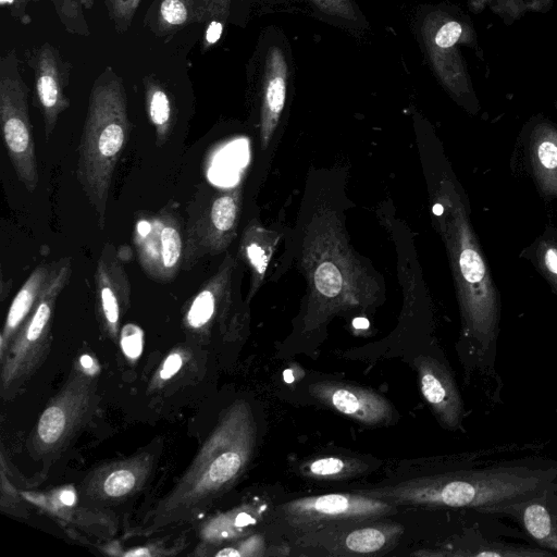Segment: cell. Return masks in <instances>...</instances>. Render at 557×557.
<instances>
[{
	"label": "cell",
	"instance_id": "cell-1",
	"mask_svg": "<svg viewBox=\"0 0 557 557\" xmlns=\"http://www.w3.org/2000/svg\"><path fill=\"white\" fill-rule=\"evenodd\" d=\"M257 425L250 405L233 403L173 488L144 520L140 533L190 522L225 494L247 470L255 453Z\"/></svg>",
	"mask_w": 557,
	"mask_h": 557
},
{
	"label": "cell",
	"instance_id": "cell-2",
	"mask_svg": "<svg viewBox=\"0 0 557 557\" xmlns=\"http://www.w3.org/2000/svg\"><path fill=\"white\" fill-rule=\"evenodd\" d=\"M554 487L556 467L500 465L428 474L355 492L395 506L472 508L485 513Z\"/></svg>",
	"mask_w": 557,
	"mask_h": 557
},
{
	"label": "cell",
	"instance_id": "cell-3",
	"mask_svg": "<svg viewBox=\"0 0 557 557\" xmlns=\"http://www.w3.org/2000/svg\"><path fill=\"white\" fill-rule=\"evenodd\" d=\"M300 265L309 285L304 331H313L343 312L367 310L380 300L376 277L355 256L341 220L327 208L312 216Z\"/></svg>",
	"mask_w": 557,
	"mask_h": 557
},
{
	"label": "cell",
	"instance_id": "cell-4",
	"mask_svg": "<svg viewBox=\"0 0 557 557\" xmlns=\"http://www.w3.org/2000/svg\"><path fill=\"white\" fill-rule=\"evenodd\" d=\"M433 213L440 216L465 330L486 351L498 330V292L463 202L450 181H442Z\"/></svg>",
	"mask_w": 557,
	"mask_h": 557
},
{
	"label": "cell",
	"instance_id": "cell-5",
	"mask_svg": "<svg viewBox=\"0 0 557 557\" xmlns=\"http://www.w3.org/2000/svg\"><path fill=\"white\" fill-rule=\"evenodd\" d=\"M129 132L124 82L108 66L91 86L76 166L77 181L100 230L106 225L113 174Z\"/></svg>",
	"mask_w": 557,
	"mask_h": 557
},
{
	"label": "cell",
	"instance_id": "cell-6",
	"mask_svg": "<svg viewBox=\"0 0 557 557\" xmlns=\"http://www.w3.org/2000/svg\"><path fill=\"white\" fill-rule=\"evenodd\" d=\"M72 268L70 257L53 263L35 309L1 359L2 399H12L44 362L52 342L55 304L71 278Z\"/></svg>",
	"mask_w": 557,
	"mask_h": 557
},
{
	"label": "cell",
	"instance_id": "cell-7",
	"mask_svg": "<svg viewBox=\"0 0 557 557\" xmlns=\"http://www.w3.org/2000/svg\"><path fill=\"white\" fill-rule=\"evenodd\" d=\"M96 374L82 363L49 401L34 429L30 450L37 458H52L96 416L99 407Z\"/></svg>",
	"mask_w": 557,
	"mask_h": 557
},
{
	"label": "cell",
	"instance_id": "cell-8",
	"mask_svg": "<svg viewBox=\"0 0 557 557\" xmlns=\"http://www.w3.org/2000/svg\"><path fill=\"white\" fill-rule=\"evenodd\" d=\"M0 123L8 156L17 180L33 193L39 174L29 109L28 87L14 49L0 58Z\"/></svg>",
	"mask_w": 557,
	"mask_h": 557
},
{
	"label": "cell",
	"instance_id": "cell-9",
	"mask_svg": "<svg viewBox=\"0 0 557 557\" xmlns=\"http://www.w3.org/2000/svg\"><path fill=\"white\" fill-rule=\"evenodd\" d=\"M397 512L395 505L354 493H330L292 499L276 509L278 518L299 533L383 519Z\"/></svg>",
	"mask_w": 557,
	"mask_h": 557
},
{
	"label": "cell",
	"instance_id": "cell-10",
	"mask_svg": "<svg viewBox=\"0 0 557 557\" xmlns=\"http://www.w3.org/2000/svg\"><path fill=\"white\" fill-rule=\"evenodd\" d=\"M134 245L147 276L159 283L173 281L184 261L183 222L176 206L168 203L157 213L140 214Z\"/></svg>",
	"mask_w": 557,
	"mask_h": 557
},
{
	"label": "cell",
	"instance_id": "cell-11",
	"mask_svg": "<svg viewBox=\"0 0 557 557\" xmlns=\"http://www.w3.org/2000/svg\"><path fill=\"white\" fill-rule=\"evenodd\" d=\"M242 208V189L218 191L190 214L184 232L183 268L224 251L236 235Z\"/></svg>",
	"mask_w": 557,
	"mask_h": 557
},
{
	"label": "cell",
	"instance_id": "cell-12",
	"mask_svg": "<svg viewBox=\"0 0 557 557\" xmlns=\"http://www.w3.org/2000/svg\"><path fill=\"white\" fill-rule=\"evenodd\" d=\"M432 69L443 86L456 98L468 97L471 85L458 46L469 44L470 27L442 11L429 13L421 26Z\"/></svg>",
	"mask_w": 557,
	"mask_h": 557
},
{
	"label": "cell",
	"instance_id": "cell-13",
	"mask_svg": "<svg viewBox=\"0 0 557 557\" xmlns=\"http://www.w3.org/2000/svg\"><path fill=\"white\" fill-rule=\"evenodd\" d=\"M156 463V449L102 463L84 479L79 496L85 503L102 508L124 502L147 484Z\"/></svg>",
	"mask_w": 557,
	"mask_h": 557
},
{
	"label": "cell",
	"instance_id": "cell-14",
	"mask_svg": "<svg viewBox=\"0 0 557 557\" xmlns=\"http://www.w3.org/2000/svg\"><path fill=\"white\" fill-rule=\"evenodd\" d=\"M403 533L401 524L376 519L302 533L298 543L323 548L330 556H375L392 549Z\"/></svg>",
	"mask_w": 557,
	"mask_h": 557
},
{
	"label": "cell",
	"instance_id": "cell-15",
	"mask_svg": "<svg viewBox=\"0 0 557 557\" xmlns=\"http://www.w3.org/2000/svg\"><path fill=\"white\" fill-rule=\"evenodd\" d=\"M96 311L107 334L116 341L120 321L131 305V283L124 257L107 243L99 256L95 272Z\"/></svg>",
	"mask_w": 557,
	"mask_h": 557
},
{
	"label": "cell",
	"instance_id": "cell-16",
	"mask_svg": "<svg viewBox=\"0 0 557 557\" xmlns=\"http://www.w3.org/2000/svg\"><path fill=\"white\" fill-rule=\"evenodd\" d=\"M320 404L363 425H386L395 419L392 404L373 389L338 381H319L309 386Z\"/></svg>",
	"mask_w": 557,
	"mask_h": 557
},
{
	"label": "cell",
	"instance_id": "cell-17",
	"mask_svg": "<svg viewBox=\"0 0 557 557\" xmlns=\"http://www.w3.org/2000/svg\"><path fill=\"white\" fill-rule=\"evenodd\" d=\"M21 496L60 522L71 524L92 535H113L117 521L102 507L85 503L72 486L48 492H22Z\"/></svg>",
	"mask_w": 557,
	"mask_h": 557
},
{
	"label": "cell",
	"instance_id": "cell-18",
	"mask_svg": "<svg viewBox=\"0 0 557 557\" xmlns=\"http://www.w3.org/2000/svg\"><path fill=\"white\" fill-rule=\"evenodd\" d=\"M33 65L36 101L42 115L46 138L49 139L60 115L70 107L64 92L70 71L58 49L48 42L36 50Z\"/></svg>",
	"mask_w": 557,
	"mask_h": 557
},
{
	"label": "cell",
	"instance_id": "cell-19",
	"mask_svg": "<svg viewBox=\"0 0 557 557\" xmlns=\"http://www.w3.org/2000/svg\"><path fill=\"white\" fill-rule=\"evenodd\" d=\"M236 262L232 256L224 258L211 276L189 302L184 327L194 334H208L224 318L232 302V277Z\"/></svg>",
	"mask_w": 557,
	"mask_h": 557
},
{
	"label": "cell",
	"instance_id": "cell-20",
	"mask_svg": "<svg viewBox=\"0 0 557 557\" xmlns=\"http://www.w3.org/2000/svg\"><path fill=\"white\" fill-rule=\"evenodd\" d=\"M421 394L440 423L448 430H457L462 421L463 405L447 368L432 357L414 360Z\"/></svg>",
	"mask_w": 557,
	"mask_h": 557
},
{
	"label": "cell",
	"instance_id": "cell-21",
	"mask_svg": "<svg viewBox=\"0 0 557 557\" xmlns=\"http://www.w3.org/2000/svg\"><path fill=\"white\" fill-rule=\"evenodd\" d=\"M485 513L513 518L541 548L557 554V487Z\"/></svg>",
	"mask_w": 557,
	"mask_h": 557
},
{
	"label": "cell",
	"instance_id": "cell-22",
	"mask_svg": "<svg viewBox=\"0 0 557 557\" xmlns=\"http://www.w3.org/2000/svg\"><path fill=\"white\" fill-rule=\"evenodd\" d=\"M288 79V64L284 51L277 47L269 48L262 81V101L260 111V140L265 150L277 127L283 112Z\"/></svg>",
	"mask_w": 557,
	"mask_h": 557
},
{
	"label": "cell",
	"instance_id": "cell-23",
	"mask_svg": "<svg viewBox=\"0 0 557 557\" xmlns=\"http://www.w3.org/2000/svg\"><path fill=\"white\" fill-rule=\"evenodd\" d=\"M227 11L219 0H156L150 25L158 36H165Z\"/></svg>",
	"mask_w": 557,
	"mask_h": 557
},
{
	"label": "cell",
	"instance_id": "cell-24",
	"mask_svg": "<svg viewBox=\"0 0 557 557\" xmlns=\"http://www.w3.org/2000/svg\"><path fill=\"white\" fill-rule=\"evenodd\" d=\"M53 263L42 262L38 264L13 298L0 335V360L35 309L48 282Z\"/></svg>",
	"mask_w": 557,
	"mask_h": 557
},
{
	"label": "cell",
	"instance_id": "cell-25",
	"mask_svg": "<svg viewBox=\"0 0 557 557\" xmlns=\"http://www.w3.org/2000/svg\"><path fill=\"white\" fill-rule=\"evenodd\" d=\"M529 157L541 193L557 198V126L549 122L535 125L529 139Z\"/></svg>",
	"mask_w": 557,
	"mask_h": 557
},
{
	"label": "cell",
	"instance_id": "cell-26",
	"mask_svg": "<svg viewBox=\"0 0 557 557\" xmlns=\"http://www.w3.org/2000/svg\"><path fill=\"white\" fill-rule=\"evenodd\" d=\"M263 509L262 505L245 504L216 515L205 524L201 539L209 546L247 536L261 520Z\"/></svg>",
	"mask_w": 557,
	"mask_h": 557
},
{
	"label": "cell",
	"instance_id": "cell-27",
	"mask_svg": "<svg viewBox=\"0 0 557 557\" xmlns=\"http://www.w3.org/2000/svg\"><path fill=\"white\" fill-rule=\"evenodd\" d=\"M277 240L276 232L264 228L255 220L246 226L240 240V255L251 272L248 299L257 293L264 280Z\"/></svg>",
	"mask_w": 557,
	"mask_h": 557
},
{
	"label": "cell",
	"instance_id": "cell-28",
	"mask_svg": "<svg viewBox=\"0 0 557 557\" xmlns=\"http://www.w3.org/2000/svg\"><path fill=\"white\" fill-rule=\"evenodd\" d=\"M143 83L147 114L156 132V145L162 147L169 140L176 122L175 106L159 79L148 75L143 78Z\"/></svg>",
	"mask_w": 557,
	"mask_h": 557
},
{
	"label": "cell",
	"instance_id": "cell-29",
	"mask_svg": "<svg viewBox=\"0 0 557 557\" xmlns=\"http://www.w3.org/2000/svg\"><path fill=\"white\" fill-rule=\"evenodd\" d=\"M370 469V463L361 458L319 456L299 465L298 473L315 481H343L366 474Z\"/></svg>",
	"mask_w": 557,
	"mask_h": 557
},
{
	"label": "cell",
	"instance_id": "cell-30",
	"mask_svg": "<svg viewBox=\"0 0 557 557\" xmlns=\"http://www.w3.org/2000/svg\"><path fill=\"white\" fill-rule=\"evenodd\" d=\"M64 28L73 34L89 36L90 30L83 12L81 0H51Z\"/></svg>",
	"mask_w": 557,
	"mask_h": 557
},
{
	"label": "cell",
	"instance_id": "cell-31",
	"mask_svg": "<svg viewBox=\"0 0 557 557\" xmlns=\"http://www.w3.org/2000/svg\"><path fill=\"white\" fill-rule=\"evenodd\" d=\"M265 539L261 534L251 533L223 547L214 556L261 557L265 555Z\"/></svg>",
	"mask_w": 557,
	"mask_h": 557
},
{
	"label": "cell",
	"instance_id": "cell-32",
	"mask_svg": "<svg viewBox=\"0 0 557 557\" xmlns=\"http://www.w3.org/2000/svg\"><path fill=\"white\" fill-rule=\"evenodd\" d=\"M141 0H104L109 17L120 34L131 26Z\"/></svg>",
	"mask_w": 557,
	"mask_h": 557
},
{
	"label": "cell",
	"instance_id": "cell-33",
	"mask_svg": "<svg viewBox=\"0 0 557 557\" xmlns=\"http://www.w3.org/2000/svg\"><path fill=\"white\" fill-rule=\"evenodd\" d=\"M539 268L557 294V243L542 240L536 248Z\"/></svg>",
	"mask_w": 557,
	"mask_h": 557
},
{
	"label": "cell",
	"instance_id": "cell-34",
	"mask_svg": "<svg viewBox=\"0 0 557 557\" xmlns=\"http://www.w3.org/2000/svg\"><path fill=\"white\" fill-rule=\"evenodd\" d=\"M315 8L324 14L333 17L356 22L359 14L355 3L351 0H309Z\"/></svg>",
	"mask_w": 557,
	"mask_h": 557
},
{
	"label": "cell",
	"instance_id": "cell-35",
	"mask_svg": "<svg viewBox=\"0 0 557 557\" xmlns=\"http://www.w3.org/2000/svg\"><path fill=\"white\" fill-rule=\"evenodd\" d=\"M120 345L123 354L129 360H136L143 351V330L134 323L125 324L120 331Z\"/></svg>",
	"mask_w": 557,
	"mask_h": 557
},
{
	"label": "cell",
	"instance_id": "cell-36",
	"mask_svg": "<svg viewBox=\"0 0 557 557\" xmlns=\"http://www.w3.org/2000/svg\"><path fill=\"white\" fill-rule=\"evenodd\" d=\"M182 547L183 545L177 547H164L161 543H154L122 552L120 555L132 557L175 555L182 549Z\"/></svg>",
	"mask_w": 557,
	"mask_h": 557
},
{
	"label": "cell",
	"instance_id": "cell-37",
	"mask_svg": "<svg viewBox=\"0 0 557 557\" xmlns=\"http://www.w3.org/2000/svg\"><path fill=\"white\" fill-rule=\"evenodd\" d=\"M184 356L181 351H172L163 361L159 372L158 377L161 381H166L173 377L183 367Z\"/></svg>",
	"mask_w": 557,
	"mask_h": 557
},
{
	"label": "cell",
	"instance_id": "cell-38",
	"mask_svg": "<svg viewBox=\"0 0 557 557\" xmlns=\"http://www.w3.org/2000/svg\"><path fill=\"white\" fill-rule=\"evenodd\" d=\"M95 0H81L83 8L90 9Z\"/></svg>",
	"mask_w": 557,
	"mask_h": 557
},
{
	"label": "cell",
	"instance_id": "cell-39",
	"mask_svg": "<svg viewBox=\"0 0 557 557\" xmlns=\"http://www.w3.org/2000/svg\"><path fill=\"white\" fill-rule=\"evenodd\" d=\"M226 9H228L230 0H219Z\"/></svg>",
	"mask_w": 557,
	"mask_h": 557
}]
</instances>
